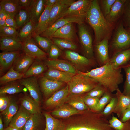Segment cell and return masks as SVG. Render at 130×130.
Here are the masks:
<instances>
[{
	"label": "cell",
	"instance_id": "53",
	"mask_svg": "<svg viewBox=\"0 0 130 130\" xmlns=\"http://www.w3.org/2000/svg\"><path fill=\"white\" fill-rule=\"evenodd\" d=\"M124 9L125 10V18L126 24L130 28V0H126Z\"/></svg>",
	"mask_w": 130,
	"mask_h": 130
},
{
	"label": "cell",
	"instance_id": "7",
	"mask_svg": "<svg viewBox=\"0 0 130 130\" xmlns=\"http://www.w3.org/2000/svg\"><path fill=\"white\" fill-rule=\"evenodd\" d=\"M113 47L119 51L126 49L130 46V33L120 25L117 29L112 43Z\"/></svg>",
	"mask_w": 130,
	"mask_h": 130
},
{
	"label": "cell",
	"instance_id": "24",
	"mask_svg": "<svg viewBox=\"0 0 130 130\" xmlns=\"http://www.w3.org/2000/svg\"><path fill=\"white\" fill-rule=\"evenodd\" d=\"M35 59L24 53L16 60L13 66L16 71L24 74Z\"/></svg>",
	"mask_w": 130,
	"mask_h": 130
},
{
	"label": "cell",
	"instance_id": "9",
	"mask_svg": "<svg viewBox=\"0 0 130 130\" xmlns=\"http://www.w3.org/2000/svg\"><path fill=\"white\" fill-rule=\"evenodd\" d=\"M36 76L25 78L20 80V83L29 91L32 98L39 104L41 101V95Z\"/></svg>",
	"mask_w": 130,
	"mask_h": 130
},
{
	"label": "cell",
	"instance_id": "56",
	"mask_svg": "<svg viewBox=\"0 0 130 130\" xmlns=\"http://www.w3.org/2000/svg\"><path fill=\"white\" fill-rule=\"evenodd\" d=\"M18 1L21 8L27 10L32 0H18Z\"/></svg>",
	"mask_w": 130,
	"mask_h": 130
},
{
	"label": "cell",
	"instance_id": "32",
	"mask_svg": "<svg viewBox=\"0 0 130 130\" xmlns=\"http://www.w3.org/2000/svg\"><path fill=\"white\" fill-rule=\"evenodd\" d=\"M46 120L44 130H65V122L56 119L47 112L43 113Z\"/></svg>",
	"mask_w": 130,
	"mask_h": 130
},
{
	"label": "cell",
	"instance_id": "26",
	"mask_svg": "<svg viewBox=\"0 0 130 130\" xmlns=\"http://www.w3.org/2000/svg\"><path fill=\"white\" fill-rule=\"evenodd\" d=\"M52 7L46 6L45 9L36 23L31 36L33 37L40 35L47 28L51 10Z\"/></svg>",
	"mask_w": 130,
	"mask_h": 130
},
{
	"label": "cell",
	"instance_id": "33",
	"mask_svg": "<svg viewBox=\"0 0 130 130\" xmlns=\"http://www.w3.org/2000/svg\"><path fill=\"white\" fill-rule=\"evenodd\" d=\"M0 4L5 12L14 17L21 8L18 0H0Z\"/></svg>",
	"mask_w": 130,
	"mask_h": 130
},
{
	"label": "cell",
	"instance_id": "16",
	"mask_svg": "<svg viewBox=\"0 0 130 130\" xmlns=\"http://www.w3.org/2000/svg\"><path fill=\"white\" fill-rule=\"evenodd\" d=\"M21 50L2 52L0 53V73L7 70L22 53Z\"/></svg>",
	"mask_w": 130,
	"mask_h": 130
},
{
	"label": "cell",
	"instance_id": "22",
	"mask_svg": "<svg viewBox=\"0 0 130 130\" xmlns=\"http://www.w3.org/2000/svg\"><path fill=\"white\" fill-rule=\"evenodd\" d=\"M45 64L48 68H54L75 75L77 73L76 69L73 65L63 60L50 59L46 61Z\"/></svg>",
	"mask_w": 130,
	"mask_h": 130
},
{
	"label": "cell",
	"instance_id": "31",
	"mask_svg": "<svg viewBox=\"0 0 130 130\" xmlns=\"http://www.w3.org/2000/svg\"><path fill=\"white\" fill-rule=\"evenodd\" d=\"M41 113L31 114L23 130H44Z\"/></svg>",
	"mask_w": 130,
	"mask_h": 130
},
{
	"label": "cell",
	"instance_id": "10",
	"mask_svg": "<svg viewBox=\"0 0 130 130\" xmlns=\"http://www.w3.org/2000/svg\"><path fill=\"white\" fill-rule=\"evenodd\" d=\"M75 1L74 0H57L50 11L46 29L58 19L61 14Z\"/></svg>",
	"mask_w": 130,
	"mask_h": 130
},
{
	"label": "cell",
	"instance_id": "37",
	"mask_svg": "<svg viewBox=\"0 0 130 130\" xmlns=\"http://www.w3.org/2000/svg\"><path fill=\"white\" fill-rule=\"evenodd\" d=\"M24 74L16 71L13 66L6 74L0 77V84H6L17 80H20L24 77Z\"/></svg>",
	"mask_w": 130,
	"mask_h": 130
},
{
	"label": "cell",
	"instance_id": "19",
	"mask_svg": "<svg viewBox=\"0 0 130 130\" xmlns=\"http://www.w3.org/2000/svg\"><path fill=\"white\" fill-rule=\"evenodd\" d=\"M45 0H32L27 11L30 20L37 23L46 7Z\"/></svg>",
	"mask_w": 130,
	"mask_h": 130
},
{
	"label": "cell",
	"instance_id": "41",
	"mask_svg": "<svg viewBox=\"0 0 130 130\" xmlns=\"http://www.w3.org/2000/svg\"><path fill=\"white\" fill-rule=\"evenodd\" d=\"M18 29L22 27L30 20L28 11L21 8L15 17Z\"/></svg>",
	"mask_w": 130,
	"mask_h": 130
},
{
	"label": "cell",
	"instance_id": "51",
	"mask_svg": "<svg viewBox=\"0 0 130 130\" xmlns=\"http://www.w3.org/2000/svg\"><path fill=\"white\" fill-rule=\"evenodd\" d=\"M5 94L0 95V111L2 112L5 110L10 104L11 99Z\"/></svg>",
	"mask_w": 130,
	"mask_h": 130
},
{
	"label": "cell",
	"instance_id": "13",
	"mask_svg": "<svg viewBox=\"0 0 130 130\" xmlns=\"http://www.w3.org/2000/svg\"><path fill=\"white\" fill-rule=\"evenodd\" d=\"M39 82L41 91L46 97L52 95L58 91L64 83L51 80L43 76L39 78Z\"/></svg>",
	"mask_w": 130,
	"mask_h": 130
},
{
	"label": "cell",
	"instance_id": "3",
	"mask_svg": "<svg viewBox=\"0 0 130 130\" xmlns=\"http://www.w3.org/2000/svg\"><path fill=\"white\" fill-rule=\"evenodd\" d=\"M99 83L93 78L82 74L80 71L67 83L69 94L81 95L87 93Z\"/></svg>",
	"mask_w": 130,
	"mask_h": 130
},
{
	"label": "cell",
	"instance_id": "29",
	"mask_svg": "<svg viewBox=\"0 0 130 130\" xmlns=\"http://www.w3.org/2000/svg\"><path fill=\"white\" fill-rule=\"evenodd\" d=\"M20 99L21 106L31 114L41 113L40 104L32 98L25 95Z\"/></svg>",
	"mask_w": 130,
	"mask_h": 130
},
{
	"label": "cell",
	"instance_id": "57",
	"mask_svg": "<svg viewBox=\"0 0 130 130\" xmlns=\"http://www.w3.org/2000/svg\"><path fill=\"white\" fill-rule=\"evenodd\" d=\"M8 15L2 9L0 12V27L4 26L6 19Z\"/></svg>",
	"mask_w": 130,
	"mask_h": 130
},
{
	"label": "cell",
	"instance_id": "30",
	"mask_svg": "<svg viewBox=\"0 0 130 130\" xmlns=\"http://www.w3.org/2000/svg\"><path fill=\"white\" fill-rule=\"evenodd\" d=\"M69 94L66 102L68 104L80 111H84L89 110L84 103V98L85 95Z\"/></svg>",
	"mask_w": 130,
	"mask_h": 130
},
{
	"label": "cell",
	"instance_id": "44",
	"mask_svg": "<svg viewBox=\"0 0 130 130\" xmlns=\"http://www.w3.org/2000/svg\"><path fill=\"white\" fill-rule=\"evenodd\" d=\"M111 93L108 91L104 93L99 99L95 111L101 112L103 111L106 106L110 102L113 96Z\"/></svg>",
	"mask_w": 130,
	"mask_h": 130
},
{
	"label": "cell",
	"instance_id": "28",
	"mask_svg": "<svg viewBox=\"0 0 130 130\" xmlns=\"http://www.w3.org/2000/svg\"><path fill=\"white\" fill-rule=\"evenodd\" d=\"M127 0H116L113 5L109 13L105 17L108 23L115 21L120 16L124 10Z\"/></svg>",
	"mask_w": 130,
	"mask_h": 130
},
{
	"label": "cell",
	"instance_id": "54",
	"mask_svg": "<svg viewBox=\"0 0 130 130\" xmlns=\"http://www.w3.org/2000/svg\"><path fill=\"white\" fill-rule=\"evenodd\" d=\"M4 26L11 27L17 29H18L15 17L10 15H8L7 18Z\"/></svg>",
	"mask_w": 130,
	"mask_h": 130
},
{
	"label": "cell",
	"instance_id": "50",
	"mask_svg": "<svg viewBox=\"0 0 130 130\" xmlns=\"http://www.w3.org/2000/svg\"><path fill=\"white\" fill-rule=\"evenodd\" d=\"M48 54L50 59H57L61 54V51L57 46L53 43L51 46Z\"/></svg>",
	"mask_w": 130,
	"mask_h": 130
},
{
	"label": "cell",
	"instance_id": "27",
	"mask_svg": "<svg viewBox=\"0 0 130 130\" xmlns=\"http://www.w3.org/2000/svg\"><path fill=\"white\" fill-rule=\"evenodd\" d=\"M84 111L78 110L68 104H64L52 111V114L59 118H65L81 114Z\"/></svg>",
	"mask_w": 130,
	"mask_h": 130
},
{
	"label": "cell",
	"instance_id": "61",
	"mask_svg": "<svg viewBox=\"0 0 130 130\" xmlns=\"http://www.w3.org/2000/svg\"><path fill=\"white\" fill-rule=\"evenodd\" d=\"M129 32L130 33V28H129Z\"/></svg>",
	"mask_w": 130,
	"mask_h": 130
},
{
	"label": "cell",
	"instance_id": "17",
	"mask_svg": "<svg viewBox=\"0 0 130 130\" xmlns=\"http://www.w3.org/2000/svg\"><path fill=\"white\" fill-rule=\"evenodd\" d=\"M0 42L2 52L22 50L21 41L17 37H0Z\"/></svg>",
	"mask_w": 130,
	"mask_h": 130
},
{
	"label": "cell",
	"instance_id": "1",
	"mask_svg": "<svg viewBox=\"0 0 130 130\" xmlns=\"http://www.w3.org/2000/svg\"><path fill=\"white\" fill-rule=\"evenodd\" d=\"M65 123V130H115L101 112L90 110Z\"/></svg>",
	"mask_w": 130,
	"mask_h": 130
},
{
	"label": "cell",
	"instance_id": "11",
	"mask_svg": "<svg viewBox=\"0 0 130 130\" xmlns=\"http://www.w3.org/2000/svg\"><path fill=\"white\" fill-rule=\"evenodd\" d=\"M85 19L94 31L96 44L102 40L107 31L108 26L104 25L88 12L86 15Z\"/></svg>",
	"mask_w": 130,
	"mask_h": 130
},
{
	"label": "cell",
	"instance_id": "12",
	"mask_svg": "<svg viewBox=\"0 0 130 130\" xmlns=\"http://www.w3.org/2000/svg\"><path fill=\"white\" fill-rule=\"evenodd\" d=\"M69 94L67 85L52 94L46 101V105L48 107L57 108L64 104Z\"/></svg>",
	"mask_w": 130,
	"mask_h": 130
},
{
	"label": "cell",
	"instance_id": "40",
	"mask_svg": "<svg viewBox=\"0 0 130 130\" xmlns=\"http://www.w3.org/2000/svg\"><path fill=\"white\" fill-rule=\"evenodd\" d=\"M33 38L39 47L46 53H48L51 46L53 43L51 39L39 35Z\"/></svg>",
	"mask_w": 130,
	"mask_h": 130
},
{
	"label": "cell",
	"instance_id": "23",
	"mask_svg": "<svg viewBox=\"0 0 130 130\" xmlns=\"http://www.w3.org/2000/svg\"><path fill=\"white\" fill-rule=\"evenodd\" d=\"M65 54L67 59L78 68L87 67L91 63V60L71 50H67Z\"/></svg>",
	"mask_w": 130,
	"mask_h": 130
},
{
	"label": "cell",
	"instance_id": "46",
	"mask_svg": "<svg viewBox=\"0 0 130 130\" xmlns=\"http://www.w3.org/2000/svg\"><path fill=\"white\" fill-rule=\"evenodd\" d=\"M14 27L3 26L0 27V37H17L18 32Z\"/></svg>",
	"mask_w": 130,
	"mask_h": 130
},
{
	"label": "cell",
	"instance_id": "2",
	"mask_svg": "<svg viewBox=\"0 0 130 130\" xmlns=\"http://www.w3.org/2000/svg\"><path fill=\"white\" fill-rule=\"evenodd\" d=\"M84 75L89 77L103 85L107 91L112 93L119 88V85L123 81V75L121 68H114L109 61L100 67L84 72L80 71Z\"/></svg>",
	"mask_w": 130,
	"mask_h": 130
},
{
	"label": "cell",
	"instance_id": "8",
	"mask_svg": "<svg viewBox=\"0 0 130 130\" xmlns=\"http://www.w3.org/2000/svg\"><path fill=\"white\" fill-rule=\"evenodd\" d=\"M91 0L75 1L60 15L58 19L65 16H85Z\"/></svg>",
	"mask_w": 130,
	"mask_h": 130
},
{
	"label": "cell",
	"instance_id": "48",
	"mask_svg": "<svg viewBox=\"0 0 130 130\" xmlns=\"http://www.w3.org/2000/svg\"><path fill=\"white\" fill-rule=\"evenodd\" d=\"M117 102V99L116 96L115 95L113 96L110 101L101 112L102 114L106 117H108L113 112L116 105Z\"/></svg>",
	"mask_w": 130,
	"mask_h": 130
},
{
	"label": "cell",
	"instance_id": "18",
	"mask_svg": "<svg viewBox=\"0 0 130 130\" xmlns=\"http://www.w3.org/2000/svg\"><path fill=\"white\" fill-rule=\"evenodd\" d=\"M116 91L115 95L117 102L113 112L120 119L124 111L127 109L130 108V97L124 95L119 88Z\"/></svg>",
	"mask_w": 130,
	"mask_h": 130
},
{
	"label": "cell",
	"instance_id": "45",
	"mask_svg": "<svg viewBox=\"0 0 130 130\" xmlns=\"http://www.w3.org/2000/svg\"><path fill=\"white\" fill-rule=\"evenodd\" d=\"M124 69L126 75V80L123 93L130 97V63L122 67Z\"/></svg>",
	"mask_w": 130,
	"mask_h": 130
},
{
	"label": "cell",
	"instance_id": "34",
	"mask_svg": "<svg viewBox=\"0 0 130 130\" xmlns=\"http://www.w3.org/2000/svg\"><path fill=\"white\" fill-rule=\"evenodd\" d=\"M18 110V107L14 100L12 99L9 106L4 110L1 112V115L3 118L4 127L6 128L12 118Z\"/></svg>",
	"mask_w": 130,
	"mask_h": 130
},
{
	"label": "cell",
	"instance_id": "43",
	"mask_svg": "<svg viewBox=\"0 0 130 130\" xmlns=\"http://www.w3.org/2000/svg\"><path fill=\"white\" fill-rule=\"evenodd\" d=\"M109 122L110 126L115 130H130V120L122 122L112 115Z\"/></svg>",
	"mask_w": 130,
	"mask_h": 130
},
{
	"label": "cell",
	"instance_id": "6",
	"mask_svg": "<svg viewBox=\"0 0 130 130\" xmlns=\"http://www.w3.org/2000/svg\"><path fill=\"white\" fill-rule=\"evenodd\" d=\"M79 40L82 48L87 57L93 55L92 40L91 35L86 26L83 23L78 24Z\"/></svg>",
	"mask_w": 130,
	"mask_h": 130
},
{
	"label": "cell",
	"instance_id": "15",
	"mask_svg": "<svg viewBox=\"0 0 130 130\" xmlns=\"http://www.w3.org/2000/svg\"><path fill=\"white\" fill-rule=\"evenodd\" d=\"M130 62V49L119 51L110 59L109 62L114 69L121 68Z\"/></svg>",
	"mask_w": 130,
	"mask_h": 130
},
{
	"label": "cell",
	"instance_id": "20",
	"mask_svg": "<svg viewBox=\"0 0 130 130\" xmlns=\"http://www.w3.org/2000/svg\"><path fill=\"white\" fill-rule=\"evenodd\" d=\"M52 38H61L73 42L76 38L73 23H68L58 29L54 33Z\"/></svg>",
	"mask_w": 130,
	"mask_h": 130
},
{
	"label": "cell",
	"instance_id": "4",
	"mask_svg": "<svg viewBox=\"0 0 130 130\" xmlns=\"http://www.w3.org/2000/svg\"><path fill=\"white\" fill-rule=\"evenodd\" d=\"M85 16H65L59 19L39 35L51 39L56 31L66 24L70 23H75L78 24L83 23Z\"/></svg>",
	"mask_w": 130,
	"mask_h": 130
},
{
	"label": "cell",
	"instance_id": "49",
	"mask_svg": "<svg viewBox=\"0 0 130 130\" xmlns=\"http://www.w3.org/2000/svg\"><path fill=\"white\" fill-rule=\"evenodd\" d=\"M99 98L85 95L84 100L85 104L90 110L94 111L99 102Z\"/></svg>",
	"mask_w": 130,
	"mask_h": 130
},
{
	"label": "cell",
	"instance_id": "42",
	"mask_svg": "<svg viewBox=\"0 0 130 130\" xmlns=\"http://www.w3.org/2000/svg\"><path fill=\"white\" fill-rule=\"evenodd\" d=\"M51 39L53 43L61 49H68L75 50L77 49V46L73 42L60 38H52Z\"/></svg>",
	"mask_w": 130,
	"mask_h": 130
},
{
	"label": "cell",
	"instance_id": "47",
	"mask_svg": "<svg viewBox=\"0 0 130 130\" xmlns=\"http://www.w3.org/2000/svg\"><path fill=\"white\" fill-rule=\"evenodd\" d=\"M107 91L106 89L103 85L99 83L94 88L87 93L86 94L99 98Z\"/></svg>",
	"mask_w": 130,
	"mask_h": 130
},
{
	"label": "cell",
	"instance_id": "60",
	"mask_svg": "<svg viewBox=\"0 0 130 130\" xmlns=\"http://www.w3.org/2000/svg\"><path fill=\"white\" fill-rule=\"evenodd\" d=\"M14 130L11 127L9 126L8 127L5 128L4 130Z\"/></svg>",
	"mask_w": 130,
	"mask_h": 130
},
{
	"label": "cell",
	"instance_id": "21",
	"mask_svg": "<svg viewBox=\"0 0 130 130\" xmlns=\"http://www.w3.org/2000/svg\"><path fill=\"white\" fill-rule=\"evenodd\" d=\"M74 75L54 68H49L47 71L44 74L43 76L53 80L68 83Z\"/></svg>",
	"mask_w": 130,
	"mask_h": 130
},
{
	"label": "cell",
	"instance_id": "38",
	"mask_svg": "<svg viewBox=\"0 0 130 130\" xmlns=\"http://www.w3.org/2000/svg\"><path fill=\"white\" fill-rule=\"evenodd\" d=\"M22 85L20 84L13 82L1 87L0 89V95L6 94H11L25 92V91Z\"/></svg>",
	"mask_w": 130,
	"mask_h": 130
},
{
	"label": "cell",
	"instance_id": "62",
	"mask_svg": "<svg viewBox=\"0 0 130 130\" xmlns=\"http://www.w3.org/2000/svg\"><path fill=\"white\" fill-rule=\"evenodd\" d=\"M130 63V62L129 63Z\"/></svg>",
	"mask_w": 130,
	"mask_h": 130
},
{
	"label": "cell",
	"instance_id": "36",
	"mask_svg": "<svg viewBox=\"0 0 130 130\" xmlns=\"http://www.w3.org/2000/svg\"><path fill=\"white\" fill-rule=\"evenodd\" d=\"M87 12L98 19L104 25L108 26V22L100 10L97 0H91Z\"/></svg>",
	"mask_w": 130,
	"mask_h": 130
},
{
	"label": "cell",
	"instance_id": "5",
	"mask_svg": "<svg viewBox=\"0 0 130 130\" xmlns=\"http://www.w3.org/2000/svg\"><path fill=\"white\" fill-rule=\"evenodd\" d=\"M24 53L35 59L41 60L45 59L47 53L37 45L31 36L21 41Z\"/></svg>",
	"mask_w": 130,
	"mask_h": 130
},
{
	"label": "cell",
	"instance_id": "35",
	"mask_svg": "<svg viewBox=\"0 0 130 130\" xmlns=\"http://www.w3.org/2000/svg\"><path fill=\"white\" fill-rule=\"evenodd\" d=\"M46 69V65L41 62L40 60L35 59L24 74V77L37 76L43 73Z\"/></svg>",
	"mask_w": 130,
	"mask_h": 130
},
{
	"label": "cell",
	"instance_id": "59",
	"mask_svg": "<svg viewBox=\"0 0 130 130\" xmlns=\"http://www.w3.org/2000/svg\"><path fill=\"white\" fill-rule=\"evenodd\" d=\"M3 125L1 116L0 117V130H4Z\"/></svg>",
	"mask_w": 130,
	"mask_h": 130
},
{
	"label": "cell",
	"instance_id": "55",
	"mask_svg": "<svg viewBox=\"0 0 130 130\" xmlns=\"http://www.w3.org/2000/svg\"><path fill=\"white\" fill-rule=\"evenodd\" d=\"M120 120L123 122L130 120V108L127 109L124 111Z\"/></svg>",
	"mask_w": 130,
	"mask_h": 130
},
{
	"label": "cell",
	"instance_id": "14",
	"mask_svg": "<svg viewBox=\"0 0 130 130\" xmlns=\"http://www.w3.org/2000/svg\"><path fill=\"white\" fill-rule=\"evenodd\" d=\"M31 114L21 106L11 120L9 126L16 130H23Z\"/></svg>",
	"mask_w": 130,
	"mask_h": 130
},
{
	"label": "cell",
	"instance_id": "58",
	"mask_svg": "<svg viewBox=\"0 0 130 130\" xmlns=\"http://www.w3.org/2000/svg\"><path fill=\"white\" fill-rule=\"evenodd\" d=\"M57 1V0H45V5L46 6L52 7Z\"/></svg>",
	"mask_w": 130,
	"mask_h": 130
},
{
	"label": "cell",
	"instance_id": "39",
	"mask_svg": "<svg viewBox=\"0 0 130 130\" xmlns=\"http://www.w3.org/2000/svg\"><path fill=\"white\" fill-rule=\"evenodd\" d=\"M36 23L30 20L20 29L18 32L17 38L21 41L31 36Z\"/></svg>",
	"mask_w": 130,
	"mask_h": 130
},
{
	"label": "cell",
	"instance_id": "25",
	"mask_svg": "<svg viewBox=\"0 0 130 130\" xmlns=\"http://www.w3.org/2000/svg\"><path fill=\"white\" fill-rule=\"evenodd\" d=\"M96 44L97 57L102 66L109 62L110 60L108 54V40L104 39Z\"/></svg>",
	"mask_w": 130,
	"mask_h": 130
},
{
	"label": "cell",
	"instance_id": "52",
	"mask_svg": "<svg viewBox=\"0 0 130 130\" xmlns=\"http://www.w3.org/2000/svg\"><path fill=\"white\" fill-rule=\"evenodd\" d=\"M116 0H102V6L104 15L106 17L109 13L113 5Z\"/></svg>",
	"mask_w": 130,
	"mask_h": 130
}]
</instances>
